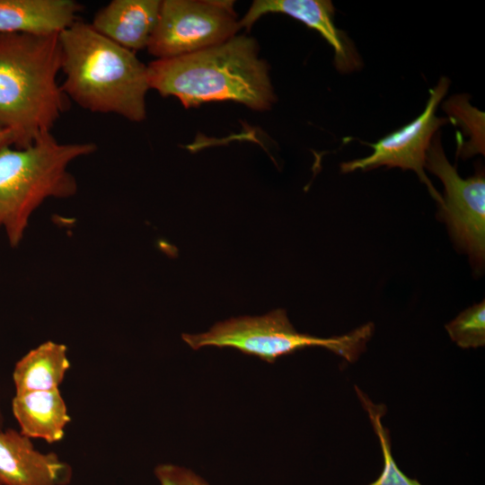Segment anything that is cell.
I'll use <instances>...</instances> for the list:
<instances>
[{"label": "cell", "instance_id": "6da1fadb", "mask_svg": "<svg viewBox=\"0 0 485 485\" xmlns=\"http://www.w3.org/2000/svg\"><path fill=\"white\" fill-rule=\"evenodd\" d=\"M147 72L150 89L163 97L179 99L185 108L234 101L264 111L277 99L258 43L245 35L197 52L156 59L147 66Z\"/></svg>", "mask_w": 485, "mask_h": 485}, {"label": "cell", "instance_id": "7a4b0ae2", "mask_svg": "<svg viewBox=\"0 0 485 485\" xmlns=\"http://www.w3.org/2000/svg\"><path fill=\"white\" fill-rule=\"evenodd\" d=\"M58 40L65 76L61 87L67 98L92 112L117 114L134 122L146 119L147 66L133 51L80 21Z\"/></svg>", "mask_w": 485, "mask_h": 485}, {"label": "cell", "instance_id": "3957f363", "mask_svg": "<svg viewBox=\"0 0 485 485\" xmlns=\"http://www.w3.org/2000/svg\"><path fill=\"white\" fill-rule=\"evenodd\" d=\"M58 35L0 33V128L24 148L50 133L67 109Z\"/></svg>", "mask_w": 485, "mask_h": 485}, {"label": "cell", "instance_id": "277c9868", "mask_svg": "<svg viewBox=\"0 0 485 485\" xmlns=\"http://www.w3.org/2000/svg\"><path fill=\"white\" fill-rule=\"evenodd\" d=\"M93 143H60L50 133L24 148H0V227L11 247L22 242L33 212L48 198L77 192L68 171L76 159L95 152Z\"/></svg>", "mask_w": 485, "mask_h": 485}, {"label": "cell", "instance_id": "5b68a950", "mask_svg": "<svg viewBox=\"0 0 485 485\" xmlns=\"http://www.w3.org/2000/svg\"><path fill=\"white\" fill-rule=\"evenodd\" d=\"M374 329V324L368 322L345 335L319 338L298 332L287 312L275 309L261 316H240L219 322L206 332L182 334V340L195 350L207 346L234 348L268 363L308 347L325 348L354 362L366 350Z\"/></svg>", "mask_w": 485, "mask_h": 485}, {"label": "cell", "instance_id": "8992f818", "mask_svg": "<svg viewBox=\"0 0 485 485\" xmlns=\"http://www.w3.org/2000/svg\"><path fill=\"white\" fill-rule=\"evenodd\" d=\"M230 0H163L147 46L148 52L170 58L220 44L241 29Z\"/></svg>", "mask_w": 485, "mask_h": 485}, {"label": "cell", "instance_id": "52a82bcc", "mask_svg": "<svg viewBox=\"0 0 485 485\" xmlns=\"http://www.w3.org/2000/svg\"><path fill=\"white\" fill-rule=\"evenodd\" d=\"M425 168L437 176L445 189L438 216L456 246L467 253L476 270L485 260V177L483 172L463 179L447 160L440 135L436 133L427 151Z\"/></svg>", "mask_w": 485, "mask_h": 485}, {"label": "cell", "instance_id": "ba28073f", "mask_svg": "<svg viewBox=\"0 0 485 485\" xmlns=\"http://www.w3.org/2000/svg\"><path fill=\"white\" fill-rule=\"evenodd\" d=\"M449 83L446 77L442 76L437 84L429 89V98L419 117L374 144L366 143L373 148V153L366 157L343 163L340 166L341 171L343 172L369 171L380 166L412 170L440 206L443 203V197L432 185L424 168L427 151L433 137L439 128L450 122L448 119L436 116V107L447 93Z\"/></svg>", "mask_w": 485, "mask_h": 485}, {"label": "cell", "instance_id": "9c48e42d", "mask_svg": "<svg viewBox=\"0 0 485 485\" xmlns=\"http://www.w3.org/2000/svg\"><path fill=\"white\" fill-rule=\"evenodd\" d=\"M72 469L55 453H41L13 428L0 430V485H67Z\"/></svg>", "mask_w": 485, "mask_h": 485}, {"label": "cell", "instance_id": "30bf717a", "mask_svg": "<svg viewBox=\"0 0 485 485\" xmlns=\"http://www.w3.org/2000/svg\"><path fill=\"white\" fill-rule=\"evenodd\" d=\"M334 11L329 0H256L239 24L240 28L250 30L264 14H287L319 32L334 50L337 69L348 72L358 67L359 59L344 32L335 26Z\"/></svg>", "mask_w": 485, "mask_h": 485}, {"label": "cell", "instance_id": "8fae6325", "mask_svg": "<svg viewBox=\"0 0 485 485\" xmlns=\"http://www.w3.org/2000/svg\"><path fill=\"white\" fill-rule=\"evenodd\" d=\"M160 0H112L100 9L91 25L131 51L147 48L158 21Z\"/></svg>", "mask_w": 485, "mask_h": 485}, {"label": "cell", "instance_id": "7c38bea8", "mask_svg": "<svg viewBox=\"0 0 485 485\" xmlns=\"http://www.w3.org/2000/svg\"><path fill=\"white\" fill-rule=\"evenodd\" d=\"M81 9L74 0H0V33L59 35Z\"/></svg>", "mask_w": 485, "mask_h": 485}, {"label": "cell", "instance_id": "4fadbf2b", "mask_svg": "<svg viewBox=\"0 0 485 485\" xmlns=\"http://www.w3.org/2000/svg\"><path fill=\"white\" fill-rule=\"evenodd\" d=\"M12 411L22 435L50 444L64 438L65 428L71 421L59 389L15 394Z\"/></svg>", "mask_w": 485, "mask_h": 485}, {"label": "cell", "instance_id": "5bb4252c", "mask_svg": "<svg viewBox=\"0 0 485 485\" xmlns=\"http://www.w3.org/2000/svg\"><path fill=\"white\" fill-rule=\"evenodd\" d=\"M70 366L66 345L51 340L40 344L14 366L15 394L58 389Z\"/></svg>", "mask_w": 485, "mask_h": 485}, {"label": "cell", "instance_id": "9a60e30c", "mask_svg": "<svg viewBox=\"0 0 485 485\" xmlns=\"http://www.w3.org/2000/svg\"><path fill=\"white\" fill-rule=\"evenodd\" d=\"M443 109L449 116L450 122L459 124L470 140L457 148V155L468 158L477 154L485 153L484 112L469 102V97L463 94L452 96L444 104Z\"/></svg>", "mask_w": 485, "mask_h": 485}, {"label": "cell", "instance_id": "2e32d148", "mask_svg": "<svg viewBox=\"0 0 485 485\" xmlns=\"http://www.w3.org/2000/svg\"><path fill=\"white\" fill-rule=\"evenodd\" d=\"M357 395L379 439L384 456V470L378 479L369 485H421L417 480L407 477L397 466L391 451L389 430L382 424V418L386 412L384 404H375L358 387H355Z\"/></svg>", "mask_w": 485, "mask_h": 485}, {"label": "cell", "instance_id": "e0dca14e", "mask_svg": "<svg viewBox=\"0 0 485 485\" xmlns=\"http://www.w3.org/2000/svg\"><path fill=\"white\" fill-rule=\"evenodd\" d=\"M453 341L463 348L485 345V302L473 304L445 325Z\"/></svg>", "mask_w": 485, "mask_h": 485}, {"label": "cell", "instance_id": "ac0fdd59", "mask_svg": "<svg viewBox=\"0 0 485 485\" xmlns=\"http://www.w3.org/2000/svg\"><path fill=\"white\" fill-rule=\"evenodd\" d=\"M154 472L160 485H209L193 471L172 463L158 464Z\"/></svg>", "mask_w": 485, "mask_h": 485}, {"label": "cell", "instance_id": "d6986e66", "mask_svg": "<svg viewBox=\"0 0 485 485\" xmlns=\"http://www.w3.org/2000/svg\"><path fill=\"white\" fill-rule=\"evenodd\" d=\"M15 137L11 130L0 128V148L4 146H14Z\"/></svg>", "mask_w": 485, "mask_h": 485}, {"label": "cell", "instance_id": "ffe728a7", "mask_svg": "<svg viewBox=\"0 0 485 485\" xmlns=\"http://www.w3.org/2000/svg\"><path fill=\"white\" fill-rule=\"evenodd\" d=\"M3 427H4V416H3V413H2L1 408H0V430L3 429Z\"/></svg>", "mask_w": 485, "mask_h": 485}]
</instances>
